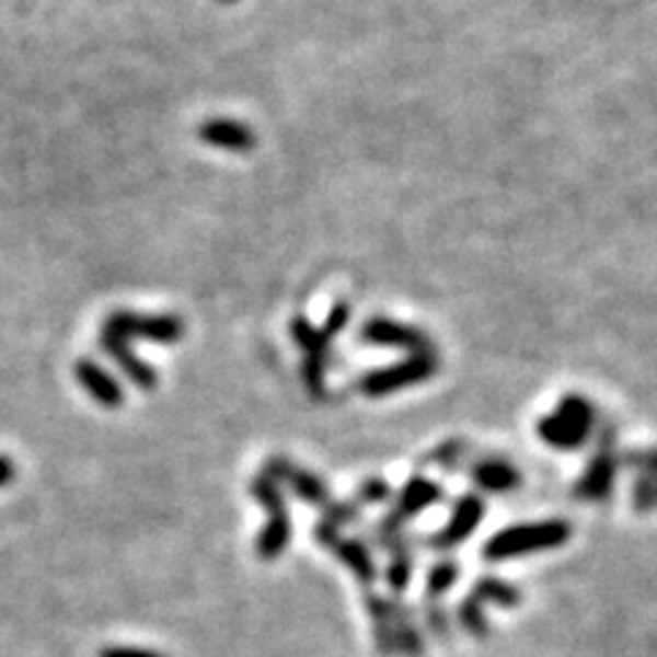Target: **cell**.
Returning a JSON list of instances; mask_svg holds the SVG:
<instances>
[{
	"label": "cell",
	"instance_id": "277c9868",
	"mask_svg": "<svg viewBox=\"0 0 657 657\" xmlns=\"http://www.w3.org/2000/svg\"><path fill=\"white\" fill-rule=\"evenodd\" d=\"M436 372H438L436 354L405 356L403 361H394V365L365 372V376L356 381V389H359L365 397H387V394L400 392V389H408V387H416V383L430 381Z\"/></svg>",
	"mask_w": 657,
	"mask_h": 657
},
{
	"label": "cell",
	"instance_id": "ac0fdd59",
	"mask_svg": "<svg viewBox=\"0 0 657 657\" xmlns=\"http://www.w3.org/2000/svg\"><path fill=\"white\" fill-rule=\"evenodd\" d=\"M476 602L482 606H498V608H515L520 602V589L509 580L496 578V575H485L476 580L469 591Z\"/></svg>",
	"mask_w": 657,
	"mask_h": 657
},
{
	"label": "cell",
	"instance_id": "e0dca14e",
	"mask_svg": "<svg viewBox=\"0 0 657 657\" xmlns=\"http://www.w3.org/2000/svg\"><path fill=\"white\" fill-rule=\"evenodd\" d=\"M383 551L389 553V564H387L389 591H394V597H400V591H405V586L411 584V575H414V540L403 531V534L394 537Z\"/></svg>",
	"mask_w": 657,
	"mask_h": 657
},
{
	"label": "cell",
	"instance_id": "7c38bea8",
	"mask_svg": "<svg viewBox=\"0 0 657 657\" xmlns=\"http://www.w3.org/2000/svg\"><path fill=\"white\" fill-rule=\"evenodd\" d=\"M469 476L485 493H512L520 487V471L507 458H496V454L474 460L469 465Z\"/></svg>",
	"mask_w": 657,
	"mask_h": 657
},
{
	"label": "cell",
	"instance_id": "8992f818",
	"mask_svg": "<svg viewBox=\"0 0 657 657\" xmlns=\"http://www.w3.org/2000/svg\"><path fill=\"white\" fill-rule=\"evenodd\" d=\"M102 332L120 339H153V343H178L186 332L184 318L178 315H140V312L115 310L104 318Z\"/></svg>",
	"mask_w": 657,
	"mask_h": 657
},
{
	"label": "cell",
	"instance_id": "5bb4252c",
	"mask_svg": "<svg viewBox=\"0 0 657 657\" xmlns=\"http://www.w3.org/2000/svg\"><path fill=\"white\" fill-rule=\"evenodd\" d=\"M99 345H102V350L110 356V359L118 361V367L126 372V378H129L131 383H137L140 389L157 387V383H159L157 370H153L148 361H142L140 356L131 350V345L126 343V339L115 337V334H110V332H102V337H99Z\"/></svg>",
	"mask_w": 657,
	"mask_h": 657
},
{
	"label": "cell",
	"instance_id": "603a6c76",
	"mask_svg": "<svg viewBox=\"0 0 657 657\" xmlns=\"http://www.w3.org/2000/svg\"><path fill=\"white\" fill-rule=\"evenodd\" d=\"M422 619H425L430 635H436L438 641L452 638V619H449L447 608H443L441 602L425 600V608H422Z\"/></svg>",
	"mask_w": 657,
	"mask_h": 657
},
{
	"label": "cell",
	"instance_id": "7a4b0ae2",
	"mask_svg": "<svg viewBox=\"0 0 657 657\" xmlns=\"http://www.w3.org/2000/svg\"><path fill=\"white\" fill-rule=\"evenodd\" d=\"M597 430V408L584 394L569 392L556 403L551 414L537 422V436L542 443L558 449V452H575L586 447Z\"/></svg>",
	"mask_w": 657,
	"mask_h": 657
},
{
	"label": "cell",
	"instance_id": "52a82bcc",
	"mask_svg": "<svg viewBox=\"0 0 657 657\" xmlns=\"http://www.w3.org/2000/svg\"><path fill=\"white\" fill-rule=\"evenodd\" d=\"M261 474H266L268 480L277 482L279 487L285 485L290 493H296L301 502L312 504V507H318V509H326L328 504L334 502L332 491H328V485L321 480V476L312 474V471H307V469H301V465H296L293 460L283 458V454H274V458L263 460Z\"/></svg>",
	"mask_w": 657,
	"mask_h": 657
},
{
	"label": "cell",
	"instance_id": "d6986e66",
	"mask_svg": "<svg viewBox=\"0 0 657 657\" xmlns=\"http://www.w3.org/2000/svg\"><path fill=\"white\" fill-rule=\"evenodd\" d=\"M460 573H463V567H460L458 562H452V558H438V562L427 569L425 600L441 602V597L460 580Z\"/></svg>",
	"mask_w": 657,
	"mask_h": 657
},
{
	"label": "cell",
	"instance_id": "44dd1931",
	"mask_svg": "<svg viewBox=\"0 0 657 657\" xmlns=\"http://www.w3.org/2000/svg\"><path fill=\"white\" fill-rule=\"evenodd\" d=\"M469 458V441L463 438H449V441L438 443L430 454H427V463L438 465L443 471H458L463 465V460Z\"/></svg>",
	"mask_w": 657,
	"mask_h": 657
},
{
	"label": "cell",
	"instance_id": "484cf974",
	"mask_svg": "<svg viewBox=\"0 0 657 657\" xmlns=\"http://www.w3.org/2000/svg\"><path fill=\"white\" fill-rule=\"evenodd\" d=\"M348 323H350V304H345V301H337V304L328 310V315H326V321H323L321 332L326 334V337L334 343V337H337V334L343 332Z\"/></svg>",
	"mask_w": 657,
	"mask_h": 657
},
{
	"label": "cell",
	"instance_id": "4316f807",
	"mask_svg": "<svg viewBox=\"0 0 657 657\" xmlns=\"http://www.w3.org/2000/svg\"><path fill=\"white\" fill-rule=\"evenodd\" d=\"M99 657H164L162 652L140 649V646H104Z\"/></svg>",
	"mask_w": 657,
	"mask_h": 657
},
{
	"label": "cell",
	"instance_id": "5b68a950",
	"mask_svg": "<svg viewBox=\"0 0 657 657\" xmlns=\"http://www.w3.org/2000/svg\"><path fill=\"white\" fill-rule=\"evenodd\" d=\"M290 337L296 339V345L304 354L301 361V381H304L307 394L312 400L326 397V370L328 359H332V339L321 332V328L312 326L304 315H296L290 321Z\"/></svg>",
	"mask_w": 657,
	"mask_h": 657
},
{
	"label": "cell",
	"instance_id": "9a60e30c",
	"mask_svg": "<svg viewBox=\"0 0 657 657\" xmlns=\"http://www.w3.org/2000/svg\"><path fill=\"white\" fill-rule=\"evenodd\" d=\"M74 378L99 405H104V408H118V405H124V389H120V383L115 381L104 367H99L96 361L77 359Z\"/></svg>",
	"mask_w": 657,
	"mask_h": 657
},
{
	"label": "cell",
	"instance_id": "2e32d148",
	"mask_svg": "<svg viewBox=\"0 0 657 657\" xmlns=\"http://www.w3.org/2000/svg\"><path fill=\"white\" fill-rule=\"evenodd\" d=\"M290 537H293V523H290L288 509L272 512L266 526H263L255 537V556L261 558V562H274V558L283 556L285 548L290 545Z\"/></svg>",
	"mask_w": 657,
	"mask_h": 657
},
{
	"label": "cell",
	"instance_id": "f1b7e54d",
	"mask_svg": "<svg viewBox=\"0 0 657 657\" xmlns=\"http://www.w3.org/2000/svg\"><path fill=\"white\" fill-rule=\"evenodd\" d=\"M219 3H235V0H219Z\"/></svg>",
	"mask_w": 657,
	"mask_h": 657
},
{
	"label": "cell",
	"instance_id": "6da1fadb",
	"mask_svg": "<svg viewBox=\"0 0 657 657\" xmlns=\"http://www.w3.org/2000/svg\"><path fill=\"white\" fill-rule=\"evenodd\" d=\"M573 537V523L562 518L537 520V523H515L496 531L482 548L485 562H507V558L531 556V553L553 551Z\"/></svg>",
	"mask_w": 657,
	"mask_h": 657
},
{
	"label": "cell",
	"instance_id": "8fae6325",
	"mask_svg": "<svg viewBox=\"0 0 657 657\" xmlns=\"http://www.w3.org/2000/svg\"><path fill=\"white\" fill-rule=\"evenodd\" d=\"M197 137L214 148H224V151H239V153L252 151L257 142L252 126L244 124V120H233V118L203 120L200 129H197Z\"/></svg>",
	"mask_w": 657,
	"mask_h": 657
},
{
	"label": "cell",
	"instance_id": "83f0119b",
	"mask_svg": "<svg viewBox=\"0 0 657 657\" xmlns=\"http://www.w3.org/2000/svg\"><path fill=\"white\" fill-rule=\"evenodd\" d=\"M16 469L14 463H11L9 454H0V487H9L11 482H14Z\"/></svg>",
	"mask_w": 657,
	"mask_h": 657
},
{
	"label": "cell",
	"instance_id": "ba28073f",
	"mask_svg": "<svg viewBox=\"0 0 657 657\" xmlns=\"http://www.w3.org/2000/svg\"><path fill=\"white\" fill-rule=\"evenodd\" d=\"M485 518V498L480 493H463L458 502L452 504V512H449L447 526H443L438 534L427 537V545L433 551H452L460 542L469 540L476 531V526Z\"/></svg>",
	"mask_w": 657,
	"mask_h": 657
},
{
	"label": "cell",
	"instance_id": "3957f363",
	"mask_svg": "<svg viewBox=\"0 0 657 657\" xmlns=\"http://www.w3.org/2000/svg\"><path fill=\"white\" fill-rule=\"evenodd\" d=\"M619 469H622V452L616 449V427H602L600 438H597V449L591 460L586 463L584 474L575 482L573 493L580 502H606L611 498L613 487H616Z\"/></svg>",
	"mask_w": 657,
	"mask_h": 657
},
{
	"label": "cell",
	"instance_id": "d4e9b609",
	"mask_svg": "<svg viewBox=\"0 0 657 657\" xmlns=\"http://www.w3.org/2000/svg\"><path fill=\"white\" fill-rule=\"evenodd\" d=\"M389 496H392V487H389L387 480H381V476H367L359 485V491H356L354 502L359 504V507H370V504L387 502Z\"/></svg>",
	"mask_w": 657,
	"mask_h": 657
},
{
	"label": "cell",
	"instance_id": "7402d4cb",
	"mask_svg": "<svg viewBox=\"0 0 657 657\" xmlns=\"http://www.w3.org/2000/svg\"><path fill=\"white\" fill-rule=\"evenodd\" d=\"M250 493L252 498L261 504V509H266L268 515L288 509V504H285V496H283V487H279L274 480H268L266 474H257L255 480L250 482Z\"/></svg>",
	"mask_w": 657,
	"mask_h": 657
},
{
	"label": "cell",
	"instance_id": "30bf717a",
	"mask_svg": "<svg viewBox=\"0 0 657 657\" xmlns=\"http://www.w3.org/2000/svg\"><path fill=\"white\" fill-rule=\"evenodd\" d=\"M622 465L633 469L630 504L635 512H657V447L630 449L622 454Z\"/></svg>",
	"mask_w": 657,
	"mask_h": 657
},
{
	"label": "cell",
	"instance_id": "4fadbf2b",
	"mask_svg": "<svg viewBox=\"0 0 657 657\" xmlns=\"http://www.w3.org/2000/svg\"><path fill=\"white\" fill-rule=\"evenodd\" d=\"M326 551L334 553V558L339 564H345L361 586H372L378 580L376 556H372L370 545L365 540H359V537H337Z\"/></svg>",
	"mask_w": 657,
	"mask_h": 657
},
{
	"label": "cell",
	"instance_id": "9c48e42d",
	"mask_svg": "<svg viewBox=\"0 0 657 657\" xmlns=\"http://www.w3.org/2000/svg\"><path fill=\"white\" fill-rule=\"evenodd\" d=\"M359 337L372 345H387V348L408 350V356L433 354V339L422 328L408 326V323L392 321V318H370L361 323Z\"/></svg>",
	"mask_w": 657,
	"mask_h": 657
},
{
	"label": "cell",
	"instance_id": "cb8c5ba5",
	"mask_svg": "<svg viewBox=\"0 0 657 657\" xmlns=\"http://www.w3.org/2000/svg\"><path fill=\"white\" fill-rule=\"evenodd\" d=\"M361 515V507L356 502H332L326 509H321V520H326V523H332L334 529L343 531V526L356 523Z\"/></svg>",
	"mask_w": 657,
	"mask_h": 657
},
{
	"label": "cell",
	"instance_id": "ffe728a7",
	"mask_svg": "<svg viewBox=\"0 0 657 657\" xmlns=\"http://www.w3.org/2000/svg\"><path fill=\"white\" fill-rule=\"evenodd\" d=\"M454 619H458L460 627H463L469 635H474V638H487V635H491V622H487L485 606L476 602L471 595H465L463 600L458 602V613H454Z\"/></svg>",
	"mask_w": 657,
	"mask_h": 657
}]
</instances>
